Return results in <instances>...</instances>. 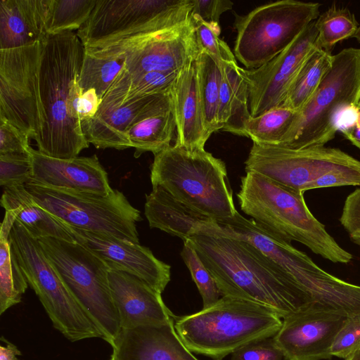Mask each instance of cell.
I'll use <instances>...</instances> for the list:
<instances>
[{
    "mask_svg": "<svg viewBox=\"0 0 360 360\" xmlns=\"http://www.w3.org/2000/svg\"><path fill=\"white\" fill-rule=\"evenodd\" d=\"M144 214L150 228L158 229L173 236L187 240L199 226L212 219L174 199L158 186L146 195Z\"/></svg>",
    "mask_w": 360,
    "mask_h": 360,
    "instance_id": "4316f807",
    "label": "cell"
},
{
    "mask_svg": "<svg viewBox=\"0 0 360 360\" xmlns=\"http://www.w3.org/2000/svg\"><path fill=\"white\" fill-rule=\"evenodd\" d=\"M356 159L339 148L325 146L293 149L253 143L245 162L255 172L304 193L328 172Z\"/></svg>",
    "mask_w": 360,
    "mask_h": 360,
    "instance_id": "4fadbf2b",
    "label": "cell"
},
{
    "mask_svg": "<svg viewBox=\"0 0 360 360\" xmlns=\"http://www.w3.org/2000/svg\"><path fill=\"white\" fill-rule=\"evenodd\" d=\"M38 240L65 285L102 333L103 340L112 348L122 328L109 286L110 266L76 241L54 238Z\"/></svg>",
    "mask_w": 360,
    "mask_h": 360,
    "instance_id": "ba28073f",
    "label": "cell"
},
{
    "mask_svg": "<svg viewBox=\"0 0 360 360\" xmlns=\"http://www.w3.org/2000/svg\"><path fill=\"white\" fill-rule=\"evenodd\" d=\"M97 0H49L48 34L79 30L90 17Z\"/></svg>",
    "mask_w": 360,
    "mask_h": 360,
    "instance_id": "e575fe53",
    "label": "cell"
},
{
    "mask_svg": "<svg viewBox=\"0 0 360 360\" xmlns=\"http://www.w3.org/2000/svg\"><path fill=\"white\" fill-rule=\"evenodd\" d=\"M340 221L351 239L360 246V188L346 198Z\"/></svg>",
    "mask_w": 360,
    "mask_h": 360,
    "instance_id": "7bdbcfd3",
    "label": "cell"
},
{
    "mask_svg": "<svg viewBox=\"0 0 360 360\" xmlns=\"http://www.w3.org/2000/svg\"><path fill=\"white\" fill-rule=\"evenodd\" d=\"M359 100L360 49H344L333 55L330 68L278 146L293 149L324 146L338 131L340 115Z\"/></svg>",
    "mask_w": 360,
    "mask_h": 360,
    "instance_id": "52a82bcc",
    "label": "cell"
},
{
    "mask_svg": "<svg viewBox=\"0 0 360 360\" xmlns=\"http://www.w3.org/2000/svg\"><path fill=\"white\" fill-rule=\"evenodd\" d=\"M32 165L30 182L60 190L108 195L113 190L96 155L70 159L46 155L30 147Z\"/></svg>",
    "mask_w": 360,
    "mask_h": 360,
    "instance_id": "ffe728a7",
    "label": "cell"
},
{
    "mask_svg": "<svg viewBox=\"0 0 360 360\" xmlns=\"http://www.w3.org/2000/svg\"><path fill=\"white\" fill-rule=\"evenodd\" d=\"M352 37L355 38L360 43V24Z\"/></svg>",
    "mask_w": 360,
    "mask_h": 360,
    "instance_id": "c3c4849f",
    "label": "cell"
},
{
    "mask_svg": "<svg viewBox=\"0 0 360 360\" xmlns=\"http://www.w3.org/2000/svg\"><path fill=\"white\" fill-rule=\"evenodd\" d=\"M192 13L209 23L219 24L221 15L232 8L229 0H193Z\"/></svg>",
    "mask_w": 360,
    "mask_h": 360,
    "instance_id": "ee69618b",
    "label": "cell"
},
{
    "mask_svg": "<svg viewBox=\"0 0 360 360\" xmlns=\"http://www.w3.org/2000/svg\"><path fill=\"white\" fill-rule=\"evenodd\" d=\"M333 59L330 52L316 44L304 60L280 106L300 111L319 86L332 65Z\"/></svg>",
    "mask_w": 360,
    "mask_h": 360,
    "instance_id": "f1b7e54d",
    "label": "cell"
},
{
    "mask_svg": "<svg viewBox=\"0 0 360 360\" xmlns=\"http://www.w3.org/2000/svg\"><path fill=\"white\" fill-rule=\"evenodd\" d=\"M109 360H115V359L114 356L112 355H111Z\"/></svg>",
    "mask_w": 360,
    "mask_h": 360,
    "instance_id": "681fc988",
    "label": "cell"
},
{
    "mask_svg": "<svg viewBox=\"0 0 360 360\" xmlns=\"http://www.w3.org/2000/svg\"><path fill=\"white\" fill-rule=\"evenodd\" d=\"M176 122L170 92L158 95L134 119L127 135L138 158L145 152L154 155L171 146Z\"/></svg>",
    "mask_w": 360,
    "mask_h": 360,
    "instance_id": "d4e9b609",
    "label": "cell"
},
{
    "mask_svg": "<svg viewBox=\"0 0 360 360\" xmlns=\"http://www.w3.org/2000/svg\"><path fill=\"white\" fill-rule=\"evenodd\" d=\"M181 256L202 297V308L216 303L222 295L214 278L199 257L189 238L184 241Z\"/></svg>",
    "mask_w": 360,
    "mask_h": 360,
    "instance_id": "d590c367",
    "label": "cell"
},
{
    "mask_svg": "<svg viewBox=\"0 0 360 360\" xmlns=\"http://www.w3.org/2000/svg\"><path fill=\"white\" fill-rule=\"evenodd\" d=\"M108 281L122 329L158 324L174 319L161 293L144 281L110 266Z\"/></svg>",
    "mask_w": 360,
    "mask_h": 360,
    "instance_id": "44dd1931",
    "label": "cell"
},
{
    "mask_svg": "<svg viewBox=\"0 0 360 360\" xmlns=\"http://www.w3.org/2000/svg\"><path fill=\"white\" fill-rule=\"evenodd\" d=\"M25 188L38 205L65 224L139 243L136 222L142 220L140 212L117 189L103 195L32 182Z\"/></svg>",
    "mask_w": 360,
    "mask_h": 360,
    "instance_id": "8fae6325",
    "label": "cell"
},
{
    "mask_svg": "<svg viewBox=\"0 0 360 360\" xmlns=\"http://www.w3.org/2000/svg\"><path fill=\"white\" fill-rule=\"evenodd\" d=\"M200 51L210 55L219 65L237 63L235 55L226 43L219 38L217 23H209L191 14Z\"/></svg>",
    "mask_w": 360,
    "mask_h": 360,
    "instance_id": "8d00e7d4",
    "label": "cell"
},
{
    "mask_svg": "<svg viewBox=\"0 0 360 360\" xmlns=\"http://www.w3.org/2000/svg\"><path fill=\"white\" fill-rule=\"evenodd\" d=\"M32 165L27 153L0 155V184L8 187L25 185L31 181Z\"/></svg>",
    "mask_w": 360,
    "mask_h": 360,
    "instance_id": "f35d334b",
    "label": "cell"
},
{
    "mask_svg": "<svg viewBox=\"0 0 360 360\" xmlns=\"http://www.w3.org/2000/svg\"><path fill=\"white\" fill-rule=\"evenodd\" d=\"M84 47L77 34H48L42 42L39 68L41 127L35 139L38 150L70 159L89 147L80 121L71 110V90L79 75Z\"/></svg>",
    "mask_w": 360,
    "mask_h": 360,
    "instance_id": "7a4b0ae2",
    "label": "cell"
},
{
    "mask_svg": "<svg viewBox=\"0 0 360 360\" xmlns=\"http://www.w3.org/2000/svg\"><path fill=\"white\" fill-rule=\"evenodd\" d=\"M347 317L311 304L283 319L273 338L285 360L330 359L333 344Z\"/></svg>",
    "mask_w": 360,
    "mask_h": 360,
    "instance_id": "e0dca14e",
    "label": "cell"
},
{
    "mask_svg": "<svg viewBox=\"0 0 360 360\" xmlns=\"http://www.w3.org/2000/svg\"><path fill=\"white\" fill-rule=\"evenodd\" d=\"M360 347V314L348 316L331 348L333 356L346 359Z\"/></svg>",
    "mask_w": 360,
    "mask_h": 360,
    "instance_id": "ab89813d",
    "label": "cell"
},
{
    "mask_svg": "<svg viewBox=\"0 0 360 360\" xmlns=\"http://www.w3.org/2000/svg\"><path fill=\"white\" fill-rule=\"evenodd\" d=\"M28 283L11 247L9 237L0 236V314L19 304Z\"/></svg>",
    "mask_w": 360,
    "mask_h": 360,
    "instance_id": "d6a6232c",
    "label": "cell"
},
{
    "mask_svg": "<svg viewBox=\"0 0 360 360\" xmlns=\"http://www.w3.org/2000/svg\"><path fill=\"white\" fill-rule=\"evenodd\" d=\"M130 75L125 68L101 99L96 115L81 122L89 143L98 148L123 150L131 148L127 129L136 115L158 95L127 97Z\"/></svg>",
    "mask_w": 360,
    "mask_h": 360,
    "instance_id": "ac0fdd59",
    "label": "cell"
},
{
    "mask_svg": "<svg viewBox=\"0 0 360 360\" xmlns=\"http://www.w3.org/2000/svg\"><path fill=\"white\" fill-rule=\"evenodd\" d=\"M6 344L0 346V360H20L18 356L21 355V352L14 344L8 342L4 338Z\"/></svg>",
    "mask_w": 360,
    "mask_h": 360,
    "instance_id": "bcb514c9",
    "label": "cell"
},
{
    "mask_svg": "<svg viewBox=\"0 0 360 360\" xmlns=\"http://www.w3.org/2000/svg\"><path fill=\"white\" fill-rule=\"evenodd\" d=\"M315 22L318 32L316 44L330 53L337 43L352 38L359 25L349 8L335 5L319 15Z\"/></svg>",
    "mask_w": 360,
    "mask_h": 360,
    "instance_id": "836d02e7",
    "label": "cell"
},
{
    "mask_svg": "<svg viewBox=\"0 0 360 360\" xmlns=\"http://www.w3.org/2000/svg\"><path fill=\"white\" fill-rule=\"evenodd\" d=\"M176 139L189 150H203L207 133L199 94L197 59L182 69L170 91Z\"/></svg>",
    "mask_w": 360,
    "mask_h": 360,
    "instance_id": "603a6c76",
    "label": "cell"
},
{
    "mask_svg": "<svg viewBox=\"0 0 360 360\" xmlns=\"http://www.w3.org/2000/svg\"><path fill=\"white\" fill-rule=\"evenodd\" d=\"M179 72L153 71L136 77L130 76L127 97L169 93Z\"/></svg>",
    "mask_w": 360,
    "mask_h": 360,
    "instance_id": "74e56055",
    "label": "cell"
},
{
    "mask_svg": "<svg viewBox=\"0 0 360 360\" xmlns=\"http://www.w3.org/2000/svg\"><path fill=\"white\" fill-rule=\"evenodd\" d=\"M315 20L309 23L283 51L256 69L242 68L249 88L251 117L279 107L310 51L316 46Z\"/></svg>",
    "mask_w": 360,
    "mask_h": 360,
    "instance_id": "2e32d148",
    "label": "cell"
},
{
    "mask_svg": "<svg viewBox=\"0 0 360 360\" xmlns=\"http://www.w3.org/2000/svg\"><path fill=\"white\" fill-rule=\"evenodd\" d=\"M85 49L96 54L120 56L131 77L153 71H181L200 53L192 18L179 25L130 43Z\"/></svg>",
    "mask_w": 360,
    "mask_h": 360,
    "instance_id": "5bb4252c",
    "label": "cell"
},
{
    "mask_svg": "<svg viewBox=\"0 0 360 360\" xmlns=\"http://www.w3.org/2000/svg\"><path fill=\"white\" fill-rule=\"evenodd\" d=\"M150 181L153 186L213 220L237 212L225 163L205 149L171 145L154 155Z\"/></svg>",
    "mask_w": 360,
    "mask_h": 360,
    "instance_id": "5b68a950",
    "label": "cell"
},
{
    "mask_svg": "<svg viewBox=\"0 0 360 360\" xmlns=\"http://www.w3.org/2000/svg\"><path fill=\"white\" fill-rule=\"evenodd\" d=\"M75 241L84 246L109 266L131 274L162 293L171 278V266L155 257L140 243L106 234L77 229L66 224Z\"/></svg>",
    "mask_w": 360,
    "mask_h": 360,
    "instance_id": "d6986e66",
    "label": "cell"
},
{
    "mask_svg": "<svg viewBox=\"0 0 360 360\" xmlns=\"http://www.w3.org/2000/svg\"><path fill=\"white\" fill-rule=\"evenodd\" d=\"M189 239L222 296L264 305L282 319L313 304L284 271L248 242L218 234Z\"/></svg>",
    "mask_w": 360,
    "mask_h": 360,
    "instance_id": "6da1fadb",
    "label": "cell"
},
{
    "mask_svg": "<svg viewBox=\"0 0 360 360\" xmlns=\"http://www.w3.org/2000/svg\"><path fill=\"white\" fill-rule=\"evenodd\" d=\"M1 205L37 240L54 238L75 242L68 226L38 205L25 185L4 187Z\"/></svg>",
    "mask_w": 360,
    "mask_h": 360,
    "instance_id": "484cf974",
    "label": "cell"
},
{
    "mask_svg": "<svg viewBox=\"0 0 360 360\" xmlns=\"http://www.w3.org/2000/svg\"><path fill=\"white\" fill-rule=\"evenodd\" d=\"M297 115V111L279 106L250 117L245 127L246 137L258 144L281 145Z\"/></svg>",
    "mask_w": 360,
    "mask_h": 360,
    "instance_id": "1f68e13d",
    "label": "cell"
},
{
    "mask_svg": "<svg viewBox=\"0 0 360 360\" xmlns=\"http://www.w3.org/2000/svg\"><path fill=\"white\" fill-rule=\"evenodd\" d=\"M237 193L241 210L263 228L289 242L295 240L335 263L352 255L341 248L311 213L303 193L255 172H246Z\"/></svg>",
    "mask_w": 360,
    "mask_h": 360,
    "instance_id": "3957f363",
    "label": "cell"
},
{
    "mask_svg": "<svg viewBox=\"0 0 360 360\" xmlns=\"http://www.w3.org/2000/svg\"><path fill=\"white\" fill-rule=\"evenodd\" d=\"M193 6V0H97L77 35L85 49L125 44L186 22Z\"/></svg>",
    "mask_w": 360,
    "mask_h": 360,
    "instance_id": "8992f818",
    "label": "cell"
},
{
    "mask_svg": "<svg viewBox=\"0 0 360 360\" xmlns=\"http://www.w3.org/2000/svg\"><path fill=\"white\" fill-rule=\"evenodd\" d=\"M320 6L281 0L258 6L245 15L236 14L235 57L247 68L256 69L266 63L318 18Z\"/></svg>",
    "mask_w": 360,
    "mask_h": 360,
    "instance_id": "30bf717a",
    "label": "cell"
},
{
    "mask_svg": "<svg viewBox=\"0 0 360 360\" xmlns=\"http://www.w3.org/2000/svg\"><path fill=\"white\" fill-rule=\"evenodd\" d=\"M345 360H360V347L352 353Z\"/></svg>",
    "mask_w": 360,
    "mask_h": 360,
    "instance_id": "7dc6e473",
    "label": "cell"
},
{
    "mask_svg": "<svg viewBox=\"0 0 360 360\" xmlns=\"http://www.w3.org/2000/svg\"><path fill=\"white\" fill-rule=\"evenodd\" d=\"M198 82L204 121L207 133L219 131L217 112L222 76L221 66L200 51L197 58Z\"/></svg>",
    "mask_w": 360,
    "mask_h": 360,
    "instance_id": "f546056e",
    "label": "cell"
},
{
    "mask_svg": "<svg viewBox=\"0 0 360 360\" xmlns=\"http://www.w3.org/2000/svg\"><path fill=\"white\" fill-rule=\"evenodd\" d=\"M30 137L22 131L0 118V155L27 153Z\"/></svg>",
    "mask_w": 360,
    "mask_h": 360,
    "instance_id": "b9f144b4",
    "label": "cell"
},
{
    "mask_svg": "<svg viewBox=\"0 0 360 360\" xmlns=\"http://www.w3.org/2000/svg\"><path fill=\"white\" fill-rule=\"evenodd\" d=\"M283 355L273 337L252 342L232 354L231 360H282Z\"/></svg>",
    "mask_w": 360,
    "mask_h": 360,
    "instance_id": "60d3db41",
    "label": "cell"
},
{
    "mask_svg": "<svg viewBox=\"0 0 360 360\" xmlns=\"http://www.w3.org/2000/svg\"><path fill=\"white\" fill-rule=\"evenodd\" d=\"M357 117L353 124L340 132L353 145L360 149V100L357 105Z\"/></svg>",
    "mask_w": 360,
    "mask_h": 360,
    "instance_id": "f6af8a7d",
    "label": "cell"
},
{
    "mask_svg": "<svg viewBox=\"0 0 360 360\" xmlns=\"http://www.w3.org/2000/svg\"><path fill=\"white\" fill-rule=\"evenodd\" d=\"M9 240L28 285L53 327L70 342L103 340L102 333L65 285L39 240L16 220Z\"/></svg>",
    "mask_w": 360,
    "mask_h": 360,
    "instance_id": "9c48e42d",
    "label": "cell"
},
{
    "mask_svg": "<svg viewBox=\"0 0 360 360\" xmlns=\"http://www.w3.org/2000/svg\"><path fill=\"white\" fill-rule=\"evenodd\" d=\"M42 42L0 49V118L34 140L41 127L39 68Z\"/></svg>",
    "mask_w": 360,
    "mask_h": 360,
    "instance_id": "7c38bea8",
    "label": "cell"
},
{
    "mask_svg": "<svg viewBox=\"0 0 360 360\" xmlns=\"http://www.w3.org/2000/svg\"><path fill=\"white\" fill-rule=\"evenodd\" d=\"M196 234H218L248 242L284 271L304 292L311 290L325 275L323 269L295 248L291 242L275 236L238 211L231 217L205 221Z\"/></svg>",
    "mask_w": 360,
    "mask_h": 360,
    "instance_id": "9a60e30c",
    "label": "cell"
},
{
    "mask_svg": "<svg viewBox=\"0 0 360 360\" xmlns=\"http://www.w3.org/2000/svg\"><path fill=\"white\" fill-rule=\"evenodd\" d=\"M124 67L119 56L96 54L84 49L79 85L83 92L94 90L101 100Z\"/></svg>",
    "mask_w": 360,
    "mask_h": 360,
    "instance_id": "4dcf8cb0",
    "label": "cell"
},
{
    "mask_svg": "<svg viewBox=\"0 0 360 360\" xmlns=\"http://www.w3.org/2000/svg\"><path fill=\"white\" fill-rule=\"evenodd\" d=\"M217 121L219 130L246 137L245 127L251 117L249 88L237 63L221 65Z\"/></svg>",
    "mask_w": 360,
    "mask_h": 360,
    "instance_id": "83f0119b",
    "label": "cell"
},
{
    "mask_svg": "<svg viewBox=\"0 0 360 360\" xmlns=\"http://www.w3.org/2000/svg\"><path fill=\"white\" fill-rule=\"evenodd\" d=\"M112 349L115 360H198L178 336L174 319L122 329Z\"/></svg>",
    "mask_w": 360,
    "mask_h": 360,
    "instance_id": "7402d4cb",
    "label": "cell"
},
{
    "mask_svg": "<svg viewBox=\"0 0 360 360\" xmlns=\"http://www.w3.org/2000/svg\"><path fill=\"white\" fill-rule=\"evenodd\" d=\"M282 322L264 305L222 296L200 311L174 316V328L191 352L222 360L252 342L274 337Z\"/></svg>",
    "mask_w": 360,
    "mask_h": 360,
    "instance_id": "277c9868",
    "label": "cell"
},
{
    "mask_svg": "<svg viewBox=\"0 0 360 360\" xmlns=\"http://www.w3.org/2000/svg\"><path fill=\"white\" fill-rule=\"evenodd\" d=\"M49 6V0H0V49L43 41Z\"/></svg>",
    "mask_w": 360,
    "mask_h": 360,
    "instance_id": "cb8c5ba5",
    "label": "cell"
}]
</instances>
